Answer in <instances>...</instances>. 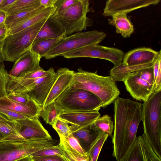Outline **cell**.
<instances>
[{"label":"cell","instance_id":"1","mask_svg":"<svg viewBox=\"0 0 161 161\" xmlns=\"http://www.w3.org/2000/svg\"><path fill=\"white\" fill-rule=\"evenodd\" d=\"M114 131L112 136L113 155L120 161L137 138L142 120V104L118 97L114 101Z\"/></svg>","mask_w":161,"mask_h":161},{"label":"cell","instance_id":"2","mask_svg":"<svg viewBox=\"0 0 161 161\" xmlns=\"http://www.w3.org/2000/svg\"><path fill=\"white\" fill-rule=\"evenodd\" d=\"M68 87L84 89L94 94L101 100L102 108L113 103L120 94L115 81L111 76H102L97 75V71L88 72L81 68L74 72Z\"/></svg>","mask_w":161,"mask_h":161},{"label":"cell","instance_id":"3","mask_svg":"<svg viewBox=\"0 0 161 161\" xmlns=\"http://www.w3.org/2000/svg\"><path fill=\"white\" fill-rule=\"evenodd\" d=\"M142 104V120L144 134L161 159V91L154 92Z\"/></svg>","mask_w":161,"mask_h":161},{"label":"cell","instance_id":"4","mask_svg":"<svg viewBox=\"0 0 161 161\" xmlns=\"http://www.w3.org/2000/svg\"><path fill=\"white\" fill-rule=\"evenodd\" d=\"M47 18L20 31L8 35L2 41V45L4 61L14 62L31 49L37 34Z\"/></svg>","mask_w":161,"mask_h":161},{"label":"cell","instance_id":"5","mask_svg":"<svg viewBox=\"0 0 161 161\" xmlns=\"http://www.w3.org/2000/svg\"><path fill=\"white\" fill-rule=\"evenodd\" d=\"M90 3L87 0H78L66 10L53 13L51 17L61 25L65 30V36L81 32L92 25L93 21L87 16L91 11Z\"/></svg>","mask_w":161,"mask_h":161},{"label":"cell","instance_id":"6","mask_svg":"<svg viewBox=\"0 0 161 161\" xmlns=\"http://www.w3.org/2000/svg\"><path fill=\"white\" fill-rule=\"evenodd\" d=\"M54 102L62 112L99 111L103 105L101 100L94 94L84 89L69 87Z\"/></svg>","mask_w":161,"mask_h":161},{"label":"cell","instance_id":"7","mask_svg":"<svg viewBox=\"0 0 161 161\" xmlns=\"http://www.w3.org/2000/svg\"><path fill=\"white\" fill-rule=\"evenodd\" d=\"M59 143L53 139L3 141L0 142V161H16Z\"/></svg>","mask_w":161,"mask_h":161},{"label":"cell","instance_id":"8","mask_svg":"<svg viewBox=\"0 0 161 161\" xmlns=\"http://www.w3.org/2000/svg\"><path fill=\"white\" fill-rule=\"evenodd\" d=\"M106 36L105 33L97 30L73 34L64 37L43 57L52 59L86 46L98 44Z\"/></svg>","mask_w":161,"mask_h":161},{"label":"cell","instance_id":"9","mask_svg":"<svg viewBox=\"0 0 161 161\" xmlns=\"http://www.w3.org/2000/svg\"><path fill=\"white\" fill-rule=\"evenodd\" d=\"M123 81L133 98L146 101L154 92L153 67L131 73Z\"/></svg>","mask_w":161,"mask_h":161},{"label":"cell","instance_id":"10","mask_svg":"<svg viewBox=\"0 0 161 161\" xmlns=\"http://www.w3.org/2000/svg\"><path fill=\"white\" fill-rule=\"evenodd\" d=\"M124 53L118 49L97 45L86 46L64 55L66 58H100L109 61L114 66L120 64Z\"/></svg>","mask_w":161,"mask_h":161},{"label":"cell","instance_id":"11","mask_svg":"<svg viewBox=\"0 0 161 161\" xmlns=\"http://www.w3.org/2000/svg\"><path fill=\"white\" fill-rule=\"evenodd\" d=\"M41 58L31 49L25 52L14 62L8 73L9 76L23 78L42 69L40 65Z\"/></svg>","mask_w":161,"mask_h":161},{"label":"cell","instance_id":"12","mask_svg":"<svg viewBox=\"0 0 161 161\" xmlns=\"http://www.w3.org/2000/svg\"><path fill=\"white\" fill-rule=\"evenodd\" d=\"M160 0H109L107 1L103 15L112 16L116 13L127 14L137 9L159 3Z\"/></svg>","mask_w":161,"mask_h":161},{"label":"cell","instance_id":"13","mask_svg":"<svg viewBox=\"0 0 161 161\" xmlns=\"http://www.w3.org/2000/svg\"><path fill=\"white\" fill-rule=\"evenodd\" d=\"M39 118H26L16 121L19 124L20 134L24 140L52 139L39 120Z\"/></svg>","mask_w":161,"mask_h":161},{"label":"cell","instance_id":"14","mask_svg":"<svg viewBox=\"0 0 161 161\" xmlns=\"http://www.w3.org/2000/svg\"><path fill=\"white\" fill-rule=\"evenodd\" d=\"M57 73L52 67L50 72L46 76L38 79L34 89L28 93L31 98L42 107L57 78Z\"/></svg>","mask_w":161,"mask_h":161},{"label":"cell","instance_id":"15","mask_svg":"<svg viewBox=\"0 0 161 161\" xmlns=\"http://www.w3.org/2000/svg\"><path fill=\"white\" fill-rule=\"evenodd\" d=\"M71 133L77 139L81 146L87 154L103 133L93 123L82 127L70 125Z\"/></svg>","mask_w":161,"mask_h":161},{"label":"cell","instance_id":"16","mask_svg":"<svg viewBox=\"0 0 161 161\" xmlns=\"http://www.w3.org/2000/svg\"><path fill=\"white\" fill-rule=\"evenodd\" d=\"M42 108L31 98L27 104H23L14 101L6 96L0 98V109L8 110L19 113L29 118L39 117Z\"/></svg>","mask_w":161,"mask_h":161},{"label":"cell","instance_id":"17","mask_svg":"<svg viewBox=\"0 0 161 161\" xmlns=\"http://www.w3.org/2000/svg\"><path fill=\"white\" fill-rule=\"evenodd\" d=\"M74 72L66 68H60L57 70V78L42 106V108L54 102L69 86L73 79Z\"/></svg>","mask_w":161,"mask_h":161},{"label":"cell","instance_id":"18","mask_svg":"<svg viewBox=\"0 0 161 161\" xmlns=\"http://www.w3.org/2000/svg\"><path fill=\"white\" fill-rule=\"evenodd\" d=\"M159 52L147 47L134 49L124 54L122 63L126 65H137L152 62L155 60Z\"/></svg>","mask_w":161,"mask_h":161},{"label":"cell","instance_id":"19","mask_svg":"<svg viewBox=\"0 0 161 161\" xmlns=\"http://www.w3.org/2000/svg\"><path fill=\"white\" fill-rule=\"evenodd\" d=\"M101 116L99 111L63 112L58 117L64 120L69 125L80 127L92 124Z\"/></svg>","mask_w":161,"mask_h":161},{"label":"cell","instance_id":"20","mask_svg":"<svg viewBox=\"0 0 161 161\" xmlns=\"http://www.w3.org/2000/svg\"><path fill=\"white\" fill-rule=\"evenodd\" d=\"M65 32L64 28L50 16L40 29L33 44L45 39L65 36Z\"/></svg>","mask_w":161,"mask_h":161},{"label":"cell","instance_id":"21","mask_svg":"<svg viewBox=\"0 0 161 161\" xmlns=\"http://www.w3.org/2000/svg\"><path fill=\"white\" fill-rule=\"evenodd\" d=\"M55 9V7L43 8L32 16L10 28L9 30L8 35L20 31L45 19L48 18L54 13Z\"/></svg>","mask_w":161,"mask_h":161},{"label":"cell","instance_id":"22","mask_svg":"<svg viewBox=\"0 0 161 161\" xmlns=\"http://www.w3.org/2000/svg\"><path fill=\"white\" fill-rule=\"evenodd\" d=\"M154 61L147 64L134 65H126L121 63L114 66L109 71V75L115 81H123L125 78L131 73L153 67Z\"/></svg>","mask_w":161,"mask_h":161},{"label":"cell","instance_id":"23","mask_svg":"<svg viewBox=\"0 0 161 161\" xmlns=\"http://www.w3.org/2000/svg\"><path fill=\"white\" fill-rule=\"evenodd\" d=\"M111 16L112 19L109 20V23L115 26L116 32L120 34L124 38L130 37L134 32V28L128 18L127 14L116 13Z\"/></svg>","mask_w":161,"mask_h":161},{"label":"cell","instance_id":"24","mask_svg":"<svg viewBox=\"0 0 161 161\" xmlns=\"http://www.w3.org/2000/svg\"><path fill=\"white\" fill-rule=\"evenodd\" d=\"M44 8L40 5L7 16L5 23L9 30L11 27L32 16Z\"/></svg>","mask_w":161,"mask_h":161},{"label":"cell","instance_id":"25","mask_svg":"<svg viewBox=\"0 0 161 161\" xmlns=\"http://www.w3.org/2000/svg\"><path fill=\"white\" fill-rule=\"evenodd\" d=\"M19 124L16 121L0 120V132L6 138V140H24L19 132Z\"/></svg>","mask_w":161,"mask_h":161},{"label":"cell","instance_id":"26","mask_svg":"<svg viewBox=\"0 0 161 161\" xmlns=\"http://www.w3.org/2000/svg\"><path fill=\"white\" fill-rule=\"evenodd\" d=\"M59 137V144L63 150L81 155L88 154L83 150L77 139L72 133L67 137Z\"/></svg>","mask_w":161,"mask_h":161},{"label":"cell","instance_id":"27","mask_svg":"<svg viewBox=\"0 0 161 161\" xmlns=\"http://www.w3.org/2000/svg\"><path fill=\"white\" fill-rule=\"evenodd\" d=\"M62 113L61 108L54 101L42 108L40 116L47 124L52 126Z\"/></svg>","mask_w":161,"mask_h":161},{"label":"cell","instance_id":"28","mask_svg":"<svg viewBox=\"0 0 161 161\" xmlns=\"http://www.w3.org/2000/svg\"><path fill=\"white\" fill-rule=\"evenodd\" d=\"M64 37L62 36L39 41L32 44L31 49L42 58Z\"/></svg>","mask_w":161,"mask_h":161},{"label":"cell","instance_id":"29","mask_svg":"<svg viewBox=\"0 0 161 161\" xmlns=\"http://www.w3.org/2000/svg\"><path fill=\"white\" fill-rule=\"evenodd\" d=\"M142 149L144 161H161L154 152L143 134L138 137Z\"/></svg>","mask_w":161,"mask_h":161},{"label":"cell","instance_id":"30","mask_svg":"<svg viewBox=\"0 0 161 161\" xmlns=\"http://www.w3.org/2000/svg\"><path fill=\"white\" fill-rule=\"evenodd\" d=\"M95 127L101 132L111 136L114 126L111 117L106 114L97 118L93 123Z\"/></svg>","mask_w":161,"mask_h":161},{"label":"cell","instance_id":"31","mask_svg":"<svg viewBox=\"0 0 161 161\" xmlns=\"http://www.w3.org/2000/svg\"><path fill=\"white\" fill-rule=\"evenodd\" d=\"M40 5L39 0H17L7 13V15Z\"/></svg>","mask_w":161,"mask_h":161},{"label":"cell","instance_id":"32","mask_svg":"<svg viewBox=\"0 0 161 161\" xmlns=\"http://www.w3.org/2000/svg\"><path fill=\"white\" fill-rule=\"evenodd\" d=\"M120 161H144L138 137L128 152Z\"/></svg>","mask_w":161,"mask_h":161},{"label":"cell","instance_id":"33","mask_svg":"<svg viewBox=\"0 0 161 161\" xmlns=\"http://www.w3.org/2000/svg\"><path fill=\"white\" fill-rule=\"evenodd\" d=\"M108 136L107 134L103 133L92 147L88 153L92 161H97L102 148Z\"/></svg>","mask_w":161,"mask_h":161},{"label":"cell","instance_id":"34","mask_svg":"<svg viewBox=\"0 0 161 161\" xmlns=\"http://www.w3.org/2000/svg\"><path fill=\"white\" fill-rule=\"evenodd\" d=\"M64 152L59 144L57 145L50 147L32 153L29 156L30 157L41 156L59 155L63 156Z\"/></svg>","mask_w":161,"mask_h":161},{"label":"cell","instance_id":"35","mask_svg":"<svg viewBox=\"0 0 161 161\" xmlns=\"http://www.w3.org/2000/svg\"><path fill=\"white\" fill-rule=\"evenodd\" d=\"M69 125L64 120L58 117L52 126L57 132L59 137H66L71 133L70 125Z\"/></svg>","mask_w":161,"mask_h":161},{"label":"cell","instance_id":"36","mask_svg":"<svg viewBox=\"0 0 161 161\" xmlns=\"http://www.w3.org/2000/svg\"><path fill=\"white\" fill-rule=\"evenodd\" d=\"M9 80V75L3 62L0 64V98L6 96L7 86Z\"/></svg>","mask_w":161,"mask_h":161},{"label":"cell","instance_id":"37","mask_svg":"<svg viewBox=\"0 0 161 161\" xmlns=\"http://www.w3.org/2000/svg\"><path fill=\"white\" fill-rule=\"evenodd\" d=\"M6 96L14 101L23 104H27L31 99L27 93L9 92Z\"/></svg>","mask_w":161,"mask_h":161},{"label":"cell","instance_id":"38","mask_svg":"<svg viewBox=\"0 0 161 161\" xmlns=\"http://www.w3.org/2000/svg\"><path fill=\"white\" fill-rule=\"evenodd\" d=\"M63 150V157L67 161H92L88 154L83 156Z\"/></svg>","mask_w":161,"mask_h":161},{"label":"cell","instance_id":"39","mask_svg":"<svg viewBox=\"0 0 161 161\" xmlns=\"http://www.w3.org/2000/svg\"><path fill=\"white\" fill-rule=\"evenodd\" d=\"M78 0H57L54 13H58L67 9L76 3Z\"/></svg>","mask_w":161,"mask_h":161},{"label":"cell","instance_id":"40","mask_svg":"<svg viewBox=\"0 0 161 161\" xmlns=\"http://www.w3.org/2000/svg\"><path fill=\"white\" fill-rule=\"evenodd\" d=\"M0 113L7 116L11 121L29 118L23 114L8 110L0 109Z\"/></svg>","mask_w":161,"mask_h":161},{"label":"cell","instance_id":"41","mask_svg":"<svg viewBox=\"0 0 161 161\" xmlns=\"http://www.w3.org/2000/svg\"><path fill=\"white\" fill-rule=\"evenodd\" d=\"M30 158L34 161H67L63 156L59 155H53Z\"/></svg>","mask_w":161,"mask_h":161},{"label":"cell","instance_id":"42","mask_svg":"<svg viewBox=\"0 0 161 161\" xmlns=\"http://www.w3.org/2000/svg\"><path fill=\"white\" fill-rule=\"evenodd\" d=\"M17 0H2L0 4V11L7 14Z\"/></svg>","mask_w":161,"mask_h":161},{"label":"cell","instance_id":"43","mask_svg":"<svg viewBox=\"0 0 161 161\" xmlns=\"http://www.w3.org/2000/svg\"><path fill=\"white\" fill-rule=\"evenodd\" d=\"M161 91V62L159 65L158 70L154 83V92Z\"/></svg>","mask_w":161,"mask_h":161},{"label":"cell","instance_id":"44","mask_svg":"<svg viewBox=\"0 0 161 161\" xmlns=\"http://www.w3.org/2000/svg\"><path fill=\"white\" fill-rule=\"evenodd\" d=\"M9 29L5 23L0 25V41H3L8 35Z\"/></svg>","mask_w":161,"mask_h":161},{"label":"cell","instance_id":"45","mask_svg":"<svg viewBox=\"0 0 161 161\" xmlns=\"http://www.w3.org/2000/svg\"><path fill=\"white\" fill-rule=\"evenodd\" d=\"M57 0H39L40 5L44 8L55 7Z\"/></svg>","mask_w":161,"mask_h":161},{"label":"cell","instance_id":"46","mask_svg":"<svg viewBox=\"0 0 161 161\" xmlns=\"http://www.w3.org/2000/svg\"><path fill=\"white\" fill-rule=\"evenodd\" d=\"M7 16V13L0 11V25L5 23Z\"/></svg>","mask_w":161,"mask_h":161},{"label":"cell","instance_id":"47","mask_svg":"<svg viewBox=\"0 0 161 161\" xmlns=\"http://www.w3.org/2000/svg\"><path fill=\"white\" fill-rule=\"evenodd\" d=\"M2 41H0V64L3 62L4 61V58L2 50Z\"/></svg>","mask_w":161,"mask_h":161},{"label":"cell","instance_id":"48","mask_svg":"<svg viewBox=\"0 0 161 161\" xmlns=\"http://www.w3.org/2000/svg\"><path fill=\"white\" fill-rule=\"evenodd\" d=\"M0 120L11 121L7 116L1 113H0Z\"/></svg>","mask_w":161,"mask_h":161},{"label":"cell","instance_id":"49","mask_svg":"<svg viewBox=\"0 0 161 161\" xmlns=\"http://www.w3.org/2000/svg\"><path fill=\"white\" fill-rule=\"evenodd\" d=\"M30 158L29 156L25 157L18 159L16 161H30Z\"/></svg>","mask_w":161,"mask_h":161},{"label":"cell","instance_id":"50","mask_svg":"<svg viewBox=\"0 0 161 161\" xmlns=\"http://www.w3.org/2000/svg\"><path fill=\"white\" fill-rule=\"evenodd\" d=\"M6 137L0 132V142L3 141H6Z\"/></svg>","mask_w":161,"mask_h":161},{"label":"cell","instance_id":"51","mask_svg":"<svg viewBox=\"0 0 161 161\" xmlns=\"http://www.w3.org/2000/svg\"><path fill=\"white\" fill-rule=\"evenodd\" d=\"M30 161H34L30 158Z\"/></svg>","mask_w":161,"mask_h":161},{"label":"cell","instance_id":"52","mask_svg":"<svg viewBox=\"0 0 161 161\" xmlns=\"http://www.w3.org/2000/svg\"><path fill=\"white\" fill-rule=\"evenodd\" d=\"M2 0H0V4L1 3V2H2Z\"/></svg>","mask_w":161,"mask_h":161}]
</instances>
